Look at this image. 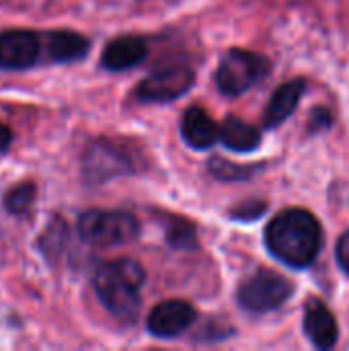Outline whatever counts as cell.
I'll use <instances>...</instances> for the list:
<instances>
[{"label":"cell","mask_w":349,"mask_h":351,"mask_svg":"<svg viewBox=\"0 0 349 351\" xmlns=\"http://www.w3.org/2000/svg\"><path fill=\"white\" fill-rule=\"evenodd\" d=\"M197 319L195 308L185 300H165L148 315V331L158 339H175L185 333Z\"/></svg>","instance_id":"9"},{"label":"cell","mask_w":349,"mask_h":351,"mask_svg":"<svg viewBox=\"0 0 349 351\" xmlns=\"http://www.w3.org/2000/svg\"><path fill=\"white\" fill-rule=\"evenodd\" d=\"M208 171L212 177L220 179V181H243L249 179L255 171L253 167H243V165H234L222 156H214L208 162Z\"/></svg>","instance_id":"19"},{"label":"cell","mask_w":349,"mask_h":351,"mask_svg":"<svg viewBox=\"0 0 349 351\" xmlns=\"http://www.w3.org/2000/svg\"><path fill=\"white\" fill-rule=\"evenodd\" d=\"M304 333L319 350H331L337 343L339 329L329 306L313 298L304 308Z\"/></svg>","instance_id":"10"},{"label":"cell","mask_w":349,"mask_h":351,"mask_svg":"<svg viewBox=\"0 0 349 351\" xmlns=\"http://www.w3.org/2000/svg\"><path fill=\"white\" fill-rule=\"evenodd\" d=\"M292 292L294 288L286 278H282L280 274L261 269L241 284L237 298L245 311L261 315V313H272L280 308L292 296Z\"/></svg>","instance_id":"6"},{"label":"cell","mask_w":349,"mask_h":351,"mask_svg":"<svg viewBox=\"0 0 349 351\" xmlns=\"http://www.w3.org/2000/svg\"><path fill=\"white\" fill-rule=\"evenodd\" d=\"M181 136L193 150H208L218 142V125L206 109L193 105L181 117Z\"/></svg>","instance_id":"12"},{"label":"cell","mask_w":349,"mask_h":351,"mask_svg":"<svg viewBox=\"0 0 349 351\" xmlns=\"http://www.w3.org/2000/svg\"><path fill=\"white\" fill-rule=\"evenodd\" d=\"M12 132H10V128H6L4 123H0V154H4L8 148H10V144H12Z\"/></svg>","instance_id":"22"},{"label":"cell","mask_w":349,"mask_h":351,"mask_svg":"<svg viewBox=\"0 0 349 351\" xmlns=\"http://www.w3.org/2000/svg\"><path fill=\"white\" fill-rule=\"evenodd\" d=\"M265 204L263 202H251V204H243L241 208H237L232 212V218L234 220H243V222H249V220H255L259 218L263 212H265Z\"/></svg>","instance_id":"20"},{"label":"cell","mask_w":349,"mask_h":351,"mask_svg":"<svg viewBox=\"0 0 349 351\" xmlns=\"http://www.w3.org/2000/svg\"><path fill=\"white\" fill-rule=\"evenodd\" d=\"M193 82H195V72L189 66L173 64L144 78L136 88V101L169 103L189 93Z\"/></svg>","instance_id":"7"},{"label":"cell","mask_w":349,"mask_h":351,"mask_svg":"<svg viewBox=\"0 0 349 351\" xmlns=\"http://www.w3.org/2000/svg\"><path fill=\"white\" fill-rule=\"evenodd\" d=\"M218 140L232 152H253L261 144V134L255 125L239 119L226 117L222 128H218Z\"/></svg>","instance_id":"15"},{"label":"cell","mask_w":349,"mask_h":351,"mask_svg":"<svg viewBox=\"0 0 349 351\" xmlns=\"http://www.w3.org/2000/svg\"><path fill=\"white\" fill-rule=\"evenodd\" d=\"M41 45L47 53V60L56 64L78 62L91 49V41L74 31H51L45 35V39H41Z\"/></svg>","instance_id":"13"},{"label":"cell","mask_w":349,"mask_h":351,"mask_svg":"<svg viewBox=\"0 0 349 351\" xmlns=\"http://www.w3.org/2000/svg\"><path fill=\"white\" fill-rule=\"evenodd\" d=\"M269 64L259 53L247 49H230L216 70V84L222 95L239 97L267 76Z\"/></svg>","instance_id":"5"},{"label":"cell","mask_w":349,"mask_h":351,"mask_svg":"<svg viewBox=\"0 0 349 351\" xmlns=\"http://www.w3.org/2000/svg\"><path fill=\"white\" fill-rule=\"evenodd\" d=\"M337 263L339 267L349 276V230L337 241Z\"/></svg>","instance_id":"21"},{"label":"cell","mask_w":349,"mask_h":351,"mask_svg":"<svg viewBox=\"0 0 349 351\" xmlns=\"http://www.w3.org/2000/svg\"><path fill=\"white\" fill-rule=\"evenodd\" d=\"M167 243L179 251H197L200 241L195 224L185 218H173L167 228Z\"/></svg>","instance_id":"16"},{"label":"cell","mask_w":349,"mask_h":351,"mask_svg":"<svg viewBox=\"0 0 349 351\" xmlns=\"http://www.w3.org/2000/svg\"><path fill=\"white\" fill-rule=\"evenodd\" d=\"M144 269L132 259H113L103 263L95 274V292L101 304L117 319L130 321L140 311V290Z\"/></svg>","instance_id":"2"},{"label":"cell","mask_w":349,"mask_h":351,"mask_svg":"<svg viewBox=\"0 0 349 351\" xmlns=\"http://www.w3.org/2000/svg\"><path fill=\"white\" fill-rule=\"evenodd\" d=\"M140 169V154L134 146L111 138H95L82 150V179L101 185L115 177L134 175Z\"/></svg>","instance_id":"3"},{"label":"cell","mask_w":349,"mask_h":351,"mask_svg":"<svg viewBox=\"0 0 349 351\" xmlns=\"http://www.w3.org/2000/svg\"><path fill=\"white\" fill-rule=\"evenodd\" d=\"M66 241H68V228L60 218H56L43 230V234L39 239V249L43 251V255L49 261H56L62 255V251L66 247Z\"/></svg>","instance_id":"17"},{"label":"cell","mask_w":349,"mask_h":351,"mask_svg":"<svg viewBox=\"0 0 349 351\" xmlns=\"http://www.w3.org/2000/svg\"><path fill=\"white\" fill-rule=\"evenodd\" d=\"M35 197H37V187L33 183H19L4 195V208L14 216H23L33 208Z\"/></svg>","instance_id":"18"},{"label":"cell","mask_w":349,"mask_h":351,"mask_svg":"<svg viewBox=\"0 0 349 351\" xmlns=\"http://www.w3.org/2000/svg\"><path fill=\"white\" fill-rule=\"evenodd\" d=\"M41 49V35L27 29L4 31L0 33V68L27 70L37 64Z\"/></svg>","instance_id":"8"},{"label":"cell","mask_w":349,"mask_h":351,"mask_svg":"<svg viewBox=\"0 0 349 351\" xmlns=\"http://www.w3.org/2000/svg\"><path fill=\"white\" fill-rule=\"evenodd\" d=\"M304 86L306 84L302 78H294V80H288L278 86V90L272 95L267 109L263 113V125L267 130L282 125L296 111V105L300 103V99L304 95Z\"/></svg>","instance_id":"14"},{"label":"cell","mask_w":349,"mask_h":351,"mask_svg":"<svg viewBox=\"0 0 349 351\" xmlns=\"http://www.w3.org/2000/svg\"><path fill=\"white\" fill-rule=\"evenodd\" d=\"M331 123V115L325 109H317L313 113V128H327Z\"/></svg>","instance_id":"23"},{"label":"cell","mask_w":349,"mask_h":351,"mask_svg":"<svg viewBox=\"0 0 349 351\" xmlns=\"http://www.w3.org/2000/svg\"><path fill=\"white\" fill-rule=\"evenodd\" d=\"M265 245L269 253L284 265L304 269L317 259L323 247V230L311 212L290 208L280 212L267 224Z\"/></svg>","instance_id":"1"},{"label":"cell","mask_w":349,"mask_h":351,"mask_svg":"<svg viewBox=\"0 0 349 351\" xmlns=\"http://www.w3.org/2000/svg\"><path fill=\"white\" fill-rule=\"evenodd\" d=\"M146 56H148V45L142 37L123 35L107 43L101 58V66L109 72H123L142 64Z\"/></svg>","instance_id":"11"},{"label":"cell","mask_w":349,"mask_h":351,"mask_svg":"<svg viewBox=\"0 0 349 351\" xmlns=\"http://www.w3.org/2000/svg\"><path fill=\"white\" fill-rule=\"evenodd\" d=\"M78 234L91 247H117L138 239V220L121 210H88L78 218Z\"/></svg>","instance_id":"4"}]
</instances>
